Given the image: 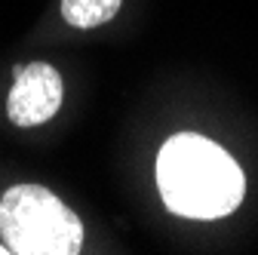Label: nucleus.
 <instances>
[{
	"label": "nucleus",
	"mask_w": 258,
	"mask_h": 255,
	"mask_svg": "<svg viewBox=\"0 0 258 255\" xmlns=\"http://www.w3.org/2000/svg\"><path fill=\"white\" fill-rule=\"evenodd\" d=\"M157 187L175 215L221 218L240 206L246 175L221 145L197 133H178L160 148Z\"/></svg>",
	"instance_id": "1"
},
{
	"label": "nucleus",
	"mask_w": 258,
	"mask_h": 255,
	"mask_svg": "<svg viewBox=\"0 0 258 255\" xmlns=\"http://www.w3.org/2000/svg\"><path fill=\"white\" fill-rule=\"evenodd\" d=\"M0 234L16 255H77L80 218L40 184H13L0 197Z\"/></svg>",
	"instance_id": "2"
},
{
	"label": "nucleus",
	"mask_w": 258,
	"mask_h": 255,
	"mask_svg": "<svg viewBox=\"0 0 258 255\" xmlns=\"http://www.w3.org/2000/svg\"><path fill=\"white\" fill-rule=\"evenodd\" d=\"M61 77L46 61H31V65L16 68V83L7 99V114L16 126L28 130V126H40L55 117L61 108Z\"/></svg>",
	"instance_id": "3"
},
{
	"label": "nucleus",
	"mask_w": 258,
	"mask_h": 255,
	"mask_svg": "<svg viewBox=\"0 0 258 255\" xmlns=\"http://www.w3.org/2000/svg\"><path fill=\"white\" fill-rule=\"evenodd\" d=\"M120 4L123 0H61V19L71 28L89 31L111 22L120 13Z\"/></svg>",
	"instance_id": "4"
},
{
	"label": "nucleus",
	"mask_w": 258,
	"mask_h": 255,
	"mask_svg": "<svg viewBox=\"0 0 258 255\" xmlns=\"http://www.w3.org/2000/svg\"><path fill=\"white\" fill-rule=\"evenodd\" d=\"M7 252H10V249H4V246H0V255H7Z\"/></svg>",
	"instance_id": "5"
}]
</instances>
